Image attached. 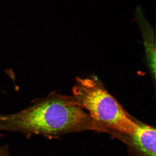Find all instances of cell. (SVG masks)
Listing matches in <instances>:
<instances>
[{
    "label": "cell",
    "instance_id": "6da1fadb",
    "mask_svg": "<svg viewBox=\"0 0 156 156\" xmlns=\"http://www.w3.org/2000/svg\"><path fill=\"white\" fill-rule=\"evenodd\" d=\"M84 110L73 96L52 92L34 100L20 111L0 114V131L20 133L27 137L41 135L50 139L85 130L104 132Z\"/></svg>",
    "mask_w": 156,
    "mask_h": 156
},
{
    "label": "cell",
    "instance_id": "7a4b0ae2",
    "mask_svg": "<svg viewBox=\"0 0 156 156\" xmlns=\"http://www.w3.org/2000/svg\"><path fill=\"white\" fill-rule=\"evenodd\" d=\"M73 93L76 102L106 132L133 135L139 127L96 78H77Z\"/></svg>",
    "mask_w": 156,
    "mask_h": 156
},
{
    "label": "cell",
    "instance_id": "3957f363",
    "mask_svg": "<svg viewBox=\"0 0 156 156\" xmlns=\"http://www.w3.org/2000/svg\"><path fill=\"white\" fill-rule=\"evenodd\" d=\"M123 135L122 138L131 156H156V129L140 125L133 135Z\"/></svg>",
    "mask_w": 156,
    "mask_h": 156
},
{
    "label": "cell",
    "instance_id": "277c9868",
    "mask_svg": "<svg viewBox=\"0 0 156 156\" xmlns=\"http://www.w3.org/2000/svg\"><path fill=\"white\" fill-rule=\"evenodd\" d=\"M0 156H10L7 146L0 147Z\"/></svg>",
    "mask_w": 156,
    "mask_h": 156
}]
</instances>
